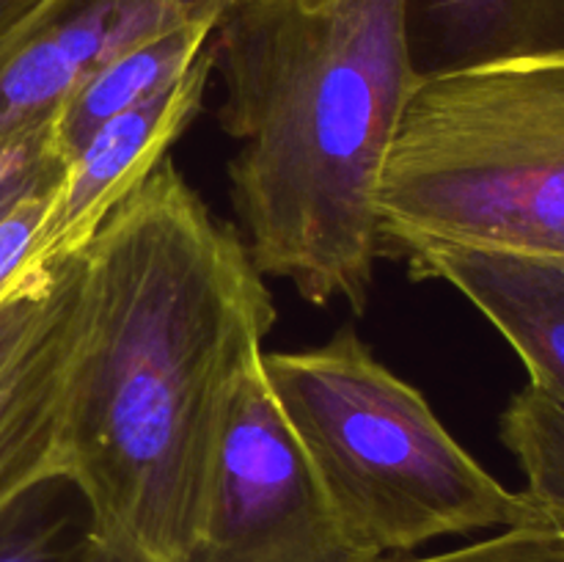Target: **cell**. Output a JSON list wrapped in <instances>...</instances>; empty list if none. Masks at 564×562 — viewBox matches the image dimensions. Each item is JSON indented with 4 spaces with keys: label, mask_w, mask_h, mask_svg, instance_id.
<instances>
[{
    "label": "cell",
    "mask_w": 564,
    "mask_h": 562,
    "mask_svg": "<svg viewBox=\"0 0 564 562\" xmlns=\"http://www.w3.org/2000/svg\"><path fill=\"white\" fill-rule=\"evenodd\" d=\"M273 323L242 235L171 160L80 251L58 472L124 560H187L237 378Z\"/></svg>",
    "instance_id": "cell-1"
},
{
    "label": "cell",
    "mask_w": 564,
    "mask_h": 562,
    "mask_svg": "<svg viewBox=\"0 0 564 562\" xmlns=\"http://www.w3.org/2000/svg\"><path fill=\"white\" fill-rule=\"evenodd\" d=\"M207 47L253 264L314 306L364 314L378 187L419 83L402 0H231Z\"/></svg>",
    "instance_id": "cell-2"
},
{
    "label": "cell",
    "mask_w": 564,
    "mask_h": 562,
    "mask_svg": "<svg viewBox=\"0 0 564 562\" xmlns=\"http://www.w3.org/2000/svg\"><path fill=\"white\" fill-rule=\"evenodd\" d=\"M378 253L564 257V61L419 77L378 187Z\"/></svg>",
    "instance_id": "cell-3"
},
{
    "label": "cell",
    "mask_w": 564,
    "mask_h": 562,
    "mask_svg": "<svg viewBox=\"0 0 564 562\" xmlns=\"http://www.w3.org/2000/svg\"><path fill=\"white\" fill-rule=\"evenodd\" d=\"M262 367L336 516L375 560L444 534L545 523L352 328L312 350L262 353Z\"/></svg>",
    "instance_id": "cell-4"
},
{
    "label": "cell",
    "mask_w": 564,
    "mask_h": 562,
    "mask_svg": "<svg viewBox=\"0 0 564 562\" xmlns=\"http://www.w3.org/2000/svg\"><path fill=\"white\" fill-rule=\"evenodd\" d=\"M185 562H380L336 516L270 391L262 353L237 378Z\"/></svg>",
    "instance_id": "cell-5"
},
{
    "label": "cell",
    "mask_w": 564,
    "mask_h": 562,
    "mask_svg": "<svg viewBox=\"0 0 564 562\" xmlns=\"http://www.w3.org/2000/svg\"><path fill=\"white\" fill-rule=\"evenodd\" d=\"M80 253L0 303V507L61 463L64 386L75 342Z\"/></svg>",
    "instance_id": "cell-6"
},
{
    "label": "cell",
    "mask_w": 564,
    "mask_h": 562,
    "mask_svg": "<svg viewBox=\"0 0 564 562\" xmlns=\"http://www.w3.org/2000/svg\"><path fill=\"white\" fill-rule=\"evenodd\" d=\"M231 0H44L0 53V136L58 114L88 75L135 44L218 22Z\"/></svg>",
    "instance_id": "cell-7"
},
{
    "label": "cell",
    "mask_w": 564,
    "mask_h": 562,
    "mask_svg": "<svg viewBox=\"0 0 564 562\" xmlns=\"http://www.w3.org/2000/svg\"><path fill=\"white\" fill-rule=\"evenodd\" d=\"M209 77L213 55L204 47L180 80L135 108L121 110L83 143L69 160L53 207L36 235V273H50L77 257L105 220L152 176L169 149L202 114Z\"/></svg>",
    "instance_id": "cell-8"
},
{
    "label": "cell",
    "mask_w": 564,
    "mask_h": 562,
    "mask_svg": "<svg viewBox=\"0 0 564 562\" xmlns=\"http://www.w3.org/2000/svg\"><path fill=\"white\" fill-rule=\"evenodd\" d=\"M402 262L468 298L527 364L529 386L564 406V257L435 242Z\"/></svg>",
    "instance_id": "cell-9"
},
{
    "label": "cell",
    "mask_w": 564,
    "mask_h": 562,
    "mask_svg": "<svg viewBox=\"0 0 564 562\" xmlns=\"http://www.w3.org/2000/svg\"><path fill=\"white\" fill-rule=\"evenodd\" d=\"M416 77L564 61V0H402Z\"/></svg>",
    "instance_id": "cell-10"
},
{
    "label": "cell",
    "mask_w": 564,
    "mask_h": 562,
    "mask_svg": "<svg viewBox=\"0 0 564 562\" xmlns=\"http://www.w3.org/2000/svg\"><path fill=\"white\" fill-rule=\"evenodd\" d=\"M213 28L215 22H187L135 44L88 75L55 114V132L66 158H75L105 121L180 80L207 47Z\"/></svg>",
    "instance_id": "cell-11"
},
{
    "label": "cell",
    "mask_w": 564,
    "mask_h": 562,
    "mask_svg": "<svg viewBox=\"0 0 564 562\" xmlns=\"http://www.w3.org/2000/svg\"><path fill=\"white\" fill-rule=\"evenodd\" d=\"M0 562H130L94 532L86 499L64 474L0 507Z\"/></svg>",
    "instance_id": "cell-12"
},
{
    "label": "cell",
    "mask_w": 564,
    "mask_h": 562,
    "mask_svg": "<svg viewBox=\"0 0 564 562\" xmlns=\"http://www.w3.org/2000/svg\"><path fill=\"white\" fill-rule=\"evenodd\" d=\"M501 441L527 477L523 494L545 523L564 529V406L527 386L501 413Z\"/></svg>",
    "instance_id": "cell-13"
},
{
    "label": "cell",
    "mask_w": 564,
    "mask_h": 562,
    "mask_svg": "<svg viewBox=\"0 0 564 562\" xmlns=\"http://www.w3.org/2000/svg\"><path fill=\"white\" fill-rule=\"evenodd\" d=\"M69 158L55 132V116L0 136V220L25 196L61 185Z\"/></svg>",
    "instance_id": "cell-14"
},
{
    "label": "cell",
    "mask_w": 564,
    "mask_h": 562,
    "mask_svg": "<svg viewBox=\"0 0 564 562\" xmlns=\"http://www.w3.org/2000/svg\"><path fill=\"white\" fill-rule=\"evenodd\" d=\"M55 191H58V185L31 193L0 220V303L20 284L47 275L33 270V251H36L39 229H42L50 207H53Z\"/></svg>",
    "instance_id": "cell-15"
},
{
    "label": "cell",
    "mask_w": 564,
    "mask_h": 562,
    "mask_svg": "<svg viewBox=\"0 0 564 562\" xmlns=\"http://www.w3.org/2000/svg\"><path fill=\"white\" fill-rule=\"evenodd\" d=\"M413 562H564V529L551 523L512 527L496 538Z\"/></svg>",
    "instance_id": "cell-16"
},
{
    "label": "cell",
    "mask_w": 564,
    "mask_h": 562,
    "mask_svg": "<svg viewBox=\"0 0 564 562\" xmlns=\"http://www.w3.org/2000/svg\"><path fill=\"white\" fill-rule=\"evenodd\" d=\"M44 0H0V53Z\"/></svg>",
    "instance_id": "cell-17"
},
{
    "label": "cell",
    "mask_w": 564,
    "mask_h": 562,
    "mask_svg": "<svg viewBox=\"0 0 564 562\" xmlns=\"http://www.w3.org/2000/svg\"><path fill=\"white\" fill-rule=\"evenodd\" d=\"M380 562H389V560H380Z\"/></svg>",
    "instance_id": "cell-18"
}]
</instances>
